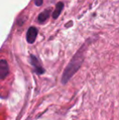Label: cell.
<instances>
[{"mask_svg": "<svg viewBox=\"0 0 119 120\" xmlns=\"http://www.w3.org/2000/svg\"><path fill=\"white\" fill-rule=\"evenodd\" d=\"M34 3L36 6H41L43 4V0H34Z\"/></svg>", "mask_w": 119, "mask_h": 120, "instance_id": "obj_7", "label": "cell"}, {"mask_svg": "<svg viewBox=\"0 0 119 120\" xmlns=\"http://www.w3.org/2000/svg\"><path fill=\"white\" fill-rule=\"evenodd\" d=\"M9 74V67L7 60H0V77L1 79H4Z\"/></svg>", "mask_w": 119, "mask_h": 120, "instance_id": "obj_4", "label": "cell"}, {"mask_svg": "<svg viewBox=\"0 0 119 120\" xmlns=\"http://www.w3.org/2000/svg\"><path fill=\"white\" fill-rule=\"evenodd\" d=\"M38 30L36 27L31 26L28 29L27 34H26V41L29 43H33L38 36Z\"/></svg>", "mask_w": 119, "mask_h": 120, "instance_id": "obj_3", "label": "cell"}, {"mask_svg": "<svg viewBox=\"0 0 119 120\" xmlns=\"http://www.w3.org/2000/svg\"><path fill=\"white\" fill-rule=\"evenodd\" d=\"M84 47L85 45L79 49V51H78V52L73 56L72 60H70L69 64L65 68L61 79V82L63 84H66L69 82V80L73 76V74L81 67L82 64L84 60Z\"/></svg>", "mask_w": 119, "mask_h": 120, "instance_id": "obj_1", "label": "cell"}, {"mask_svg": "<svg viewBox=\"0 0 119 120\" xmlns=\"http://www.w3.org/2000/svg\"><path fill=\"white\" fill-rule=\"evenodd\" d=\"M64 6H65V5H64V3H62V2H60V3H58L57 4H56V8H55L54 11L52 12L53 19H57V18L59 17L60 13H61V11H63V9H64Z\"/></svg>", "mask_w": 119, "mask_h": 120, "instance_id": "obj_5", "label": "cell"}, {"mask_svg": "<svg viewBox=\"0 0 119 120\" xmlns=\"http://www.w3.org/2000/svg\"><path fill=\"white\" fill-rule=\"evenodd\" d=\"M49 16H50V10L49 9L44 10L38 16V21L39 23H44L49 18Z\"/></svg>", "mask_w": 119, "mask_h": 120, "instance_id": "obj_6", "label": "cell"}, {"mask_svg": "<svg viewBox=\"0 0 119 120\" xmlns=\"http://www.w3.org/2000/svg\"><path fill=\"white\" fill-rule=\"evenodd\" d=\"M30 63L31 65L33 66V71L36 73L38 75H41V74H43L45 73V70L43 69V67L40 65L39 60L35 56L31 55L30 56Z\"/></svg>", "mask_w": 119, "mask_h": 120, "instance_id": "obj_2", "label": "cell"}]
</instances>
